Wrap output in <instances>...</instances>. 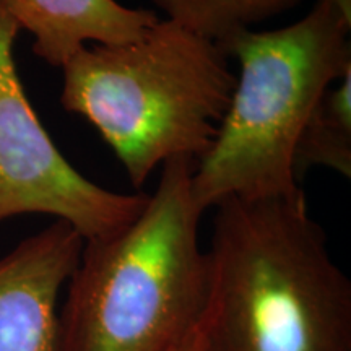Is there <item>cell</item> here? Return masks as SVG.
I'll use <instances>...</instances> for the list:
<instances>
[{
	"mask_svg": "<svg viewBox=\"0 0 351 351\" xmlns=\"http://www.w3.org/2000/svg\"><path fill=\"white\" fill-rule=\"evenodd\" d=\"M205 254L207 351H351V282L304 191L218 204Z\"/></svg>",
	"mask_w": 351,
	"mask_h": 351,
	"instance_id": "6da1fadb",
	"label": "cell"
},
{
	"mask_svg": "<svg viewBox=\"0 0 351 351\" xmlns=\"http://www.w3.org/2000/svg\"><path fill=\"white\" fill-rule=\"evenodd\" d=\"M319 2H326L337 12L341 13L346 20L351 21V0H319Z\"/></svg>",
	"mask_w": 351,
	"mask_h": 351,
	"instance_id": "8fae6325",
	"label": "cell"
},
{
	"mask_svg": "<svg viewBox=\"0 0 351 351\" xmlns=\"http://www.w3.org/2000/svg\"><path fill=\"white\" fill-rule=\"evenodd\" d=\"M195 161L178 158L137 218L86 241L59 309L57 351H173L199 328L207 301Z\"/></svg>",
	"mask_w": 351,
	"mask_h": 351,
	"instance_id": "7a4b0ae2",
	"label": "cell"
},
{
	"mask_svg": "<svg viewBox=\"0 0 351 351\" xmlns=\"http://www.w3.org/2000/svg\"><path fill=\"white\" fill-rule=\"evenodd\" d=\"M295 178L327 168L351 178V69L328 88L307 117L295 148Z\"/></svg>",
	"mask_w": 351,
	"mask_h": 351,
	"instance_id": "ba28073f",
	"label": "cell"
},
{
	"mask_svg": "<svg viewBox=\"0 0 351 351\" xmlns=\"http://www.w3.org/2000/svg\"><path fill=\"white\" fill-rule=\"evenodd\" d=\"M228 60L218 41L158 19L134 41L70 57L60 104L95 127L140 187L158 166L207 153L236 85Z\"/></svg>",
	"mask_w": 351,
	"mask_h": 351,
	"instance_id": "3957f363",
	"label": "cell"
},
{
	"mask_svg": "<svg viewBox=\"0 0 351 351\" xmlns=\"http://www.w3.org/2000/svg\"><path fill=\"white\" fill-rule=\"evenodd\" d=\"M83 244L56 219L0 258V351H57L59 296Z\"/></svg>",
	"mask_w": 351,
	"mask_h": 351,
	"instance_id": "8992f818",
	"label": "cell"
},
{
	"mask_svg": "<svg viewBox=\"0 0 351 351\" xmlns=\"http://www.w3.org/2000/svg\"><path fill=\"white\" fill-rule=\"evenodd\" d=\"M165 19L202 36L221 41L241 29L282 15L301 0H153Z\"/></svg>",
	"mask_w": 351,
	"mask_h": 351,
	"instance_id": "9c48e42d",
	"label": "cell"
},
{
	"mask_svg": "<svg viewBox=\"0 0 351 351\" xmlns=\"http://www.w3.org/2000/svg\"><path fill=\"white\" fill-rule=\"evenodd\" d=\"M350 29V20L315 0L296 23L241 29L218 41L239 72L213 143L192 176L204 212L230 199L302 192L293 168L298 138L322 95L351 69Z\"/></svg>",
	"mask_w": 351,
	"mask_h": 351,
	"instance_id": "277c9868",
	"label": "cell"
},
{
	"mask_svg": "<svg viewBox=\"0 0 351 351\" xmlns=\"http://www.w3.org/2000/svg\"><path fill=\"white\" fill-rule=\"evenodd\" d=\"M20 32L0 7V221L43 213L85 243L108 238L138 217L148 195L101 187L65 160L21 85L13 57Z\"/></svg>",
	"mask_w": 351,
	"mask_h": 351,
	"instance_id": "5b68a950",
	"label": "cell"
},
{
	"mask_svg": "<svg viewBox=\"0 0 351 351\" xmlns=\"http://www.w3.org/2000/svg\"><path fill=\"white\" fill-rule=\"evenodd\" d=\"M13 21L33 34V52L62 67L82 47L122 44L142 36L160 16L117 0H0Z\"/></svg>",
	"mask_w": 351,
	"mask_h": 351,
	"instance_id": "52a82bcc",
	"label": "cell"
},
{
	"mask_svg": "<svg viewBox=\"0 0 351 351\" xmlns=\"http://www.w3.org/2000/svg\"><path fill=\"white\" fill-rule=\"evenodd\" d=\"M173 351H207L205 348V340H204V332H202V322L197 330L192 333L189 339L182 341L181 345L176 346Z\"/></svg>",
	"mask_w": 351,
	"mask_h": 351,
	"instance_id": "30bf717a",
	"label": "cell"
}]
</instances>
